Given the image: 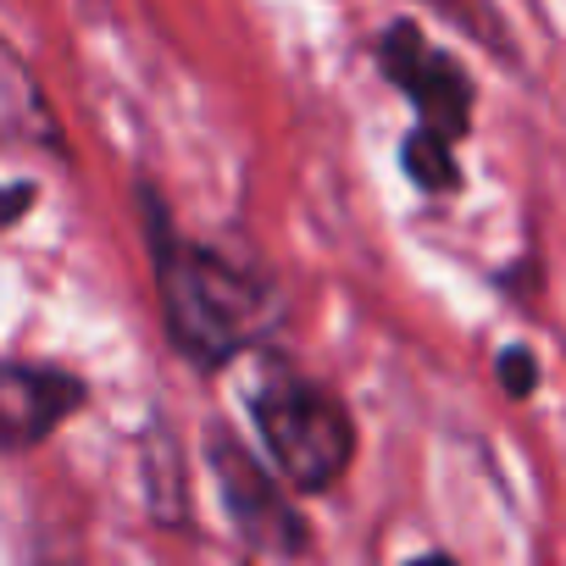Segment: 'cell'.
<instances>
[{
  "label": "cell",
  "mask_w": 566,
  "mask_h": 566,
  "mask_svg": "<svg viewBox=\"0 0 566 566\" xmlns=\"http://www.w3.org/2000/svg\"><path fill=\"white\" fill-rule=\"evenodd\" d=\"M84 378L45 361H0V455L40 450L62 422L84 411Z\"/></svg>",
  "instance_id": "5"
},
{
  "label": "cell",
  "mask_w": 566,
  "mask_h": 566,
  "mask_svg": "<svg viewBox=\"0 0 566 566\" xmlns=\"http://www.w3.org/2000/svg\"><path fill=\"white\" fill-rule=\"evenodd\" d=\"M378 73L417 106V128H428V134H444V139H467L472 134V78H467V67L450 56V51H439L417 23H389L384 34H378Z\"/></svg>",
  "instance_id": "4"
},
{
  "label": "cell",
  "mask_w": 566,
  "mask_h": 566,
  "mask_svg": "<svg viewBox=\"0 0 566 566\" xmlns=\"http://www.w3.org/2000/svg\"><path fill=\"white\" fill-rule=\"evenodd\" d=\"M400 167H406V178H411L417 189H428V195H450V189L461 184V172H455V139L428 134V128H411V134H406Z\"/></svg>",
  "instance_id": "6"
},
{
  "label": "cell",
  "mask_w": 566,
  "mask_h": 566,
  "mask_svg": "<svg viewBox=\"0 0 566 566\" xmlns=\"http://www.w3.org/2000/svg\"><path fill=\"white\" fill-rule=\"evenodd\" d=\"M206 455H211V472H217L228 527L250 555H306L312 549V533H306L290 489H283V478L266 472V461L250 444H239L233 433H211Z\"/></svg>",
  "instance_id": "3"
},
{
  "label": "cell",
  "mask_w": 566,
  "mask_h": 566,
  "mask_svg": "<svg viewBox=\"0 0 566 566\" xmlns=\"http://www.w3.org/2000/svg\"><path fill=\"white\" fill-rule=\"evenodd\" d=\"M139 200H145V244H150V272H156L172 350L195 373H222L244 350H261L277 323L272 283L228 261L222 250L178 233V222L150 189H139Z\"/></svg>",
  "instance_id": "1"
},
{
  "label": "cell",
  "mask_w": 566,
  "mask_h": 566,
  "mask_svg": "<svg viewBox=\"0 0 566 566\" xmlns=\"http://www.w3.org/2000/svg\"><path fill=\"white\" fill-rule=\"evenodd\" d=\"M29 206H34V184H12V189H0V228H12Z\"/></svg>",
  "instance_id": "8"
},
{
  "label": "cell",
  "mask_w": 566,
  "mask_h": 566,
  "mask_svg": "<svg viewBox=\"0 0 566 566\" xmlns=\"http://www.w3.org/2000/svg\"><path fill=\"white\" fill-rule=\"evenodd\" d=\"M500 384H505L511 400H527L533 384H538V361H533V350H505V356H500Z\"/></svg>",
  "instance_id": "7"
},
{
  "label": "cell",
  "mask_w": 566,
  "mask_h": 566,
  "mask_svg": "<svg viewBox=\"0 0 566 566\" xmlns=\"http://www.w3.org/2000/svg\"><path fill=\"white\" fill-rule=\"evenodd\" d=\"M250 422L266 444L272 472L301 489V494H328L350 461H356V422L334 389L306 378L295 361H283L272 350L255 356L250 389H244Z\"/></svg>",
  "instance_id": "2"
}]
</instances>
